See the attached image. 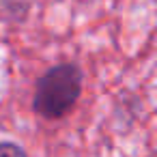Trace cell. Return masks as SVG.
Masks as SVG:
<instances>
[{
    "label": "cell",
    "instance_id": "obj_1",
    "mask_svg": "<svg viewBox=\"0 0 157 157\" xmlns=\"http://www.w3.org/2000/svg\"><path fill=\"white\" fill-rule=\"evenodd\" d=\"M82 93V71L73 63L48 69L35 86L33 110L43 118H63L78 103Z\"/></svg>",
    "mask_w": 157,
    "mask_h": 157
},
{
    "label": "cell",
    "instance_id": "obj_2",
    "mask_svg": "<svg viewBox=\"0 0 157 157\" xmlns=\"http://www.w3.org/2000/svg\"><path fill=\"white\" fill-rule=\"evenodd\" d=\"M0 157H28V155L13 142H0Z\"/></svg>",
    "mask_w": 157,
    "mask_h": 157
}]
</instances>
